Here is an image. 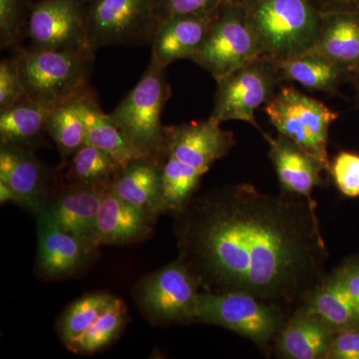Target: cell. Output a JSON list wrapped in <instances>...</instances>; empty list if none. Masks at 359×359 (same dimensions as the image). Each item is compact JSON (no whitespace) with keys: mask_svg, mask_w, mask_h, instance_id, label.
I'll list each match as a JSON object with an SVG mask.
<instances>
[{"mask_svg":"<svg viewBox=\"0 0 359 359\" xmlns=\"http://www.w3.org/2000/svg\"><path fill=\"white\" fill-rule=\"evenodd\" d=\"M179 259L208 292H244L290 316L325 273L316 202L250 184L191 199L178 212Z\"/></svg>","mask_w":359,"mask_h":359,"instance_id":"obj_1","label":"cell"},{"mask_svg":"<svg viewBox=\"0 0 359 359\" xmlns=\"http://www.w3.org/2000/svg\"><path fill=\"white\" fill-rule=\"evenodd\" d=\"M259 54L276 60L306 53L320 32L323 8L316 0H244Z\"/></svg>","mask_w":359,"mask_h":359,"instance_id":"obj_2","label":"cell"},{"mask_svg":"<svg viewBox=\"0 0 359 359\" xmlns=\"http://www.w3.org/2000/svg\"><path fill=\"white\" fill-rule=\"evenodd\" d=\"M16 55L26 96L34 102L53 109L93 92L90 86L94 63L91 49L30 47L18 51Z\"/></svg>","mask_w":359,"mask_h":359,"instance_id":"obj_3","label":"cell"},{"mask_svg":"<svg viewBox=\"0 0 359 359\" xmlns=\"http://www.w3.org/2000/svg\"><path fill=\"white\" fill-rule=\"evenodd\" d=\"M165 69L151 60L138 83L109 114L135 147L156 157L162 155V113L171 95Z\"/></svg>","mask_w":359,"mask_h":359,"instance_id":"obj_4","label":"cell"},{"mask_svg":"<svg viewBox=\"0 0 359 359\" xmlns=\"http://www.w3.org/2000/svg\"><path fill=\"white\" fill-rule=\"evenodd\" d=\"M287 314L244 292H200L197 321L219 325L266 348L273 346Z\"/></svg>","mask_w":359,"mask_h":359,"instance_id":"obj_5","label":"cell"},{"mask_svg":"<svg viewBox=\"0 0 359 359\" xmlns=\"http://www.w3.org/2000/svg\"><path fill=\"white\" fill-rule=\"evenodd\" d=\"M264 111L278 134L320 161L330 172L328 132L339 118L337 112L292 86H280Z\"/></svg>","mask_w":359,"mask_h":359,"instance_id":"obj_6","label":"cell"},{"mask_svg":"<svg viewBox=\"0 0 359 359\" xmlns=\"http://www.w3.org/2000/svg\"><path fill=\"white\" fill-rule=\"evenodd\" d=\"M285 82L276 59L261 55L217 81L214 108L210 118L222 124L243 121L256 127V111L276 95Z\"/></svg>","mask_w":359,"mask_h":359,"instance_id":"obj_7","label":"cell"},{"mask_svg":"<svg viewBox=\"0 0 359 359\" xmlns=\"http://www.w3.org/2000/svg\"><path fill=\"white\" fill-rule=\"evenodd\" d=\"M261 56L244 0H224L215 13L209 33L190 60L216 81Z\"/></svg>","mask_w":359,"mask_h":359,"instance_id":"obj_8","label":"cell"},{"mask_svg":"<svg viewBox=\"0 0 359 359\" xmlns=\"http://www.w3.org/2000/svg\"><path fill=\"white\" fill-rule=\"evenodd\" d=\"M92 50L117 44L152 42L157 25L154 0H86Z\"/></svg>","mask_w":359,"mask_h":359,"instance_id":"obj_9","label":"cell"},{"mask_svg":"<svg viewBox=\"0 0 359 359\" xmlns=\"http://www.w3.org/2000/svg\"><path fill=\"white\" fill-rule=\"evenodd\" d=\"M200 287L197 276L178 259L141 283L138 302L156 323H193L197 321Z\"/></svg>","mask_w":359,"mask_h":359,"instance_id":"obj_10","label":"cell"},{"mask_svg":"<svg viewBox=\"0 0 359 359\" xmlns=\"http://www.w3.org/2000/svg\"><path fill=\"white\" fill-rule=\"evenodd\" d=\"M25 34L35 48L91 49L87 33L86 0L33 2Z\"/></svg>","mask_w":359,"mask_h":359,"instance_id":"obj_11","label":"cell"},{"mask_svg":"<svg viewBox=\"0 0 359 359\" xmlns=\"http://www.w3.org/2000/svg\"><path fill=\"white\" fill-rule=\"evenodd\" d=\"M236 144L233 134L211 118L164 127L162 155H169L207 173Z\"/></svg>","mask_w":359,"mask_h":359,"instance_id":"obj_12","label":"cell"},{"mask_svg":"<svg viewBox=\"0 0 359 359\" xmlns=\"http://www.w3.org/2000/svg\"><path fill=\"white\" fill-rule=\"evenodd\" d=\"M37 268L44 278L73 275L92 259L97 248L63 230L45 208L37 214Z\"/></svg>","mask_w":359,"mask_h":359,"instance_id":"obj_13","label":"cell"},{"mask_svg":"<svg viewBox=\"0 0 359 359\" xmlns=\"http://www.w3.org/2000/svg\"><path fill=\"white\" fill-rule=\"evenodd\" d=\"M216 11L180 14L158 21L152 39L151 60L166 68L174 61L192 58L204 43Z\"/></svg>","mask_w":359,"mask_h":359,"instance_id":"obj_14","label":"cell"},{"mask_svg":"<svg viewBox=\"0 0 359 359\" xmlns=\"http://www.w3.org/2000/svg\"><path fill=\"white\" fill-rule=\"evenodd\" d=\"M263 136L268 141L269 157L275 167L283 192L313 200V189L323 184L321 172L327 171L323 165L282 134L271 137L264 133Z\"/></svg>","mask_w":359,"mask_h":359,"instance_id":"obj_15","label":"cell"},{"mask_svg":"<svg viewBox=\"0 0 359 359\" xmlns=\"http://www.w3.org/2000/svg\"><path fill=\"white\" fill-rule=\"evenodd\" d=\"M306 53L330 59L356 74L359 68V9H323L318 37Z\"/></svg>","mask_w":359,"mask_h":359,"instance_id":"obj_16","label":"cell"},{"mask_svg":"<svg viewBox=\"0 0 359 359\" xmlns=\"http://www.w3.org/2000/svg\"><path fill=\"white\" fill-rule=\"evenodd\" d=\"M0 180L20 198L21 207L39 214L45 209L47 173L41 162L27 149L1 145Z\"/></svg>","mask_w":359,"mask_h":359,"instance_id":"obj_17","label":"cell"},{"mask_svg":"<svg viewBox=\"0 0 359 359\" xmlns=\"http://www.w3.org/2000/svg\"><path fill=\"white\" fill-rule=\"evenodd\" d=\"M332 334L334 330L301 306L287 316L273 347L283 358L327 359Z\"/></svg>","mask_w":359,"mask_h":359,"instance_id":"obj_18","label":"cell"},{"mask_svg":"<svg viewBox=\"0 0 359 359\" xmlns=\"http://www.w3.org/2000/svg\"><path fill=\"white\" fill-rule=\"evenodd\" d=\"M106 187L74 185L46 207L60 228L98 248L97 218Z\"/></svg>","mask_w":359,"mask_h":359,"instance_id":"obj_19","label":"cell"},{"mask_svg":"<svg viewBox=\"0 0 359 359\" xmlns=\"http://www.w3.org/2000/svg\"><path fill=\"white\" fill-rule=\"evenodd\" d=\"M110 185L104 190L99 208L97 243L123 245L138 242L148 236L153 218L140 208L120 199Z\"/></svg>","mask_w":359,"mask_h":359,"instance_id":"obj_20","label":"cell"},{"mask_svg":"<svg viewBox=\"0 0 359 359\" xmlns=\"http://www.w3.org/2000/svg\"><path fill=\"white\" fill-rule=\"evenodd\" d=\"M161 157L144 156L123 168L110 188L123 201L154 218L162 212Z\"/></svg>","mask_w":359,"mask_h":359,"instance_id":"obj_21","label":"cell"},{"mask_svg":"<svg viewBox=\"0 0 359 359\" xmlns=\"http://www.w3.org/2000/svg\"><path fill=\"white\" fill-rule=\"evenodd\" d=\"M285 81H294L311 91L337 95L342 84L355 78V72L330 59L304 53L276 60Z\"/></svg>","mask_w":359,"mask_h":359,"instance_id":"obj_22","label":"cell"},{"mask_svg":"<svg viewBox=\"0 0 359 359\" xmlns=\"http://www.w3.org/2000/svg\"><path fill=\"white\" fill-rule=\"evenodd\" d=\"M302 306L334 332L359 325L353 302L337 269L321 278Z\"/></svg>","mask_w":359,"mask_h":359,"instance_id":"obj_23","label":"cell"},{"mask_svg":"<svg viewBox=\"0 0 359 359\" xmlns=\"http://www.w3.org/2000/svg\"><path fill=\"white\" fill-rule=\"evenodd\" d=\"M79 106L86 124L87 144L109 155L122 169L132 161L147 156L126 138L109 114L103 112L93 92L80 98Z\"/></svg>","mask_w":359,"mask_h":359,"instance_id":"obj_24","label":"cell"},{"mask_svg":"<svg viewBox=\"0 0 359 359\" xmlns=\"http://www.w3.org/2000/svg\"><path fill=\"white\" fill-rule=\"evenodd\" d=\"M51 108L27 98L0 111V142L32 151L47 134V118Z\"/></svg>","mask_w":359,"mask_h":359,"instance_id":"obj_25","label":"cell"},{"mask_svg":"<svg viewBox=\"0 0 359 359\" xmlns=\"http://www.w3.org/2000/svg\"><path fill=\"white\" fill-rule=\"evenodd\" d=\"M46 131L65 161L83 147L87 144L86 124L79 99L53 108L47 118Z\"/></svg>","mask_w":359,"mask_h":359,"instance_id":"obj_26","label":"cell"},{"mask_svg":"<svg viewBox=\"0 0 359 359\" xmlns=\"http://www.w3.org/2000/svg\"><path fill=\"white\" fill-rule=\"evenodd\" d=\"M162 158V211L178 212L192 199L205 173L172 156Z\"/></svg>","mask_w":359,"mask_h":359,"instance_id":"obj_27","label":"cell"},{"mask_svg":"<svg viewBox=\"0 0 359 359\" xmlns=\"http://www.w3.org/2000/svg\"><path fill=\"white\" fill-rule=\"evenodd\" d=\"M122 168L100 149L85 144L69 159L67 179L74 185L109 186Z\"/></svg>","mask_w":359,"mask_h":359,"instance_id":"obj_28","label":"cell"},{"mask_svg":"<svg viewBox=\"0 0 359 359\" xmlns=\"http://www.w3.org/2000/svg\"><path fill=\"white\" fill-rule=\"evenodd\" d=\"M126 318V306L121 299L114 297L104 313L92 323L91 327L66 344V347L74 353H95L109 346L121 334Z\"/></svg>","mask_w":359,"mask_h":359,"instance_id":"obj_29","label":"cell"},{"mask_svg":"<svg viewBox=\"0 0 359 359\" xmlns=\"http://www.w3.org/2000/svg\"><path fill=\"white\" fill-rule=\"evenodd\" d=\"M114 297L107 294H93L73 302L60 321L59 334L65 346L86 332Z\"/></svg>","mask_w":359,"mask_h":359,"instance_id":"obj_30","label":"cell"},{"mask_svg":"<svg viewBox=\"0 0 359 359\" xmlns=\"http://www.w3.org/2000/svg\"><path fill=\"white\" fill-rule=\"evenodd\" d=\"M30 0H0V44L1 48L13 46L25 34Z\"/></svg>","mask_w":359,"mask_h":359,"instance_id":"obj_31","label":"cell"},{"mask_svg":"<svg viewBox=\"0 0 359 359\" xmlns=\"http://www.w3.org/2000/svg\"><path fill=\"white\" fill-rule=\"evenodd\" d=\"M26 97L18 55L2 59L0 63V111L20 102Z\"/></svg>","mask_w":359,"mask_h":359,"instance_id":"obj_32","label":"cell"},{"mask_svg":"<svg viewBox=\"0 0 359 359\" xmlns=\"http://www.w3.org/2000/svg\"><path fill=\"white\" fill-rule=\"evenodd\" d=\"M335 186L347 198L359 197V155L351 152H340L330 163Z\"/></svg>","mask_w":359,"mask_h":359,"instance_id":"obj_33","label":"cell"},{"mask_svg":"<svg viewBox=\"0 0 359 359\" xmlns=\"http://www.w3.org/2000/svg\"><path fill=\"white\" fill-rule=\"evenodd\" d=\"M224 0H154L158 21L180 14L208 13L216 11Z\"/></svg>","mask_w":359,"mask_h":359,"instance_id":"obj_34","label":"cell"},{"mask_svg":"<svg viewBox=\"0 0 359 359\" xmlns=\"http://www.w3.org/2000/svg\"><path fill=\"white\" fill-rule=\"evenodd\" d=\"M327 359H359V325L334 332Z\"/></svg>","mask_w":359,"mask_h":359,"instance_id":"obj_35","label":"cell"},{"mask_svg":"<svg viewBox=\"0 0 359 359\" xmlns=\"http://www.w3.org/2000/svg\"><path fill=\"white\" fill-rule=\"evenodd\" d=\"M337 271L346 283L359 318V257L347 259L340 264Z\"/></svg>","mask_w":359,"mask_h":359,"instance_id":"obj_36","label":"cell"},{"mask_svg":"<svg viewBox=\"0 0 359 359\" xmlns=\"http://www.w3.org/2000/svg\"><path fill=\"white\" fill-rule=\"evenodd\" d=\"M0 202H1V204L6 202H13L21 205L20 198L18 197V194L14 192L13 189L1 180H0Z\"/></svg>","mask_w":359,"mask_h":359,"instance_id":"obj_37","label":"cell"},{"mask_svg":"<svg viewBox=\"0 0 359 359\" xmlns=\"http://www.w3.org/2000/svg\"><path fill=\"white\" fill-rule=\"evenodd\" d=\"M323 9L348 8L358 6L359 0H316Z\"/></svg>","mask_w":359,"mask_h":359,"instance_id":"obj_38","label":"cell"},{"mask_svg":"<svg viewBox=\"0 0 359 359\" xmlns=\"http://www.w3.org/2000/svg\"><path fill=\"white\" fill-rule=\"evenodd\" d=\"M356 81V88H358V97L359 100V68L358 71H356L355 78H354Z\"/></svg>","mask_w":359,"mask_h":359,"instance_id":"obj_39","label":"cell"},{"mask_svg":"<svg viewBox=\"0 0 359 359\" xmlns=\"http://www.w3.org/2000/svg\"><path fill=\"white\" fill-rule=\"evenodd\" d=\"M355 8H358L359 9V2L358 4V6H355Z\"/></svg>","mask_w":359,"mask_h":359,"instance_id":"obj_40","label":"cell"}]
</instances>
